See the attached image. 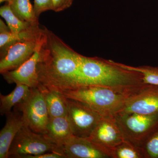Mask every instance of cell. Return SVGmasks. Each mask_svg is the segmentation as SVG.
<instances>
[{"label": "cell", "instance_id": "6da1fadb", "mask_svg": "<svg viewBox=\"0 0 158 158\" xmlns=\"http://www.w3.org/2000/svg\"><path fill=\"white\" fill-rule=\"evenodd\" d=\"M37 73L39 85L61 92L81 87V55L45 28Z\"/></svg>", "mask_w": 158, "mask_h": 158}, {"label": "cell", "instance_id": "7a4b0ae2", "mask_svg": "<svg viewBox=\"0 0 158 158\" xmlns=\"http://www.w3.org/2000/svg\"><path fill=\"white\" fill-rule=\"evenodd\" d=\"M80 78L82 86H103L126 91H138L148 85L140 73L123 68L112 60L81 55Z\"/></svg>", "mask_w": 158, "mask_h": 158}, {"label": "cell", "instance_id": "3957f363", "mask_svg": "<svg viewBox=\"0 0 158 158\" xmlns=\"http://www.w3.org/2000/svg\"><path fill=\"white\" fill-rule=\"evenodd\" d=\"M141 90L126 91L103 86L89 85L66 90L61 93L66 98L87 105L103 117H106L115 116L122 109L130 97Z\"/></svg>", "mask_w": 158, "mask_h": 158}, {"label": "cell", "instance_id": "277c9868", "mask_svg": "<svg viewBox=\"0 0 158 158\" xmlns=\"http://www.w3.org/2000/svg\"><path fill=\"white\" fill-rule=\"evenodd\" d=\"M114 118L125 141L141 148L158 126V113H118Z\"/></svg>", "mask_w": 158, "mask_h": 158}, {"label": "cell", "instance_id": "5b68a950", "mask_svg": "<svg viewBox=\"0 0 158 158\" xmlns=\"http://www.w3.org/2000/svg\"><path fill=\"white\" fill-rule=\"evenodd\" d=\"M53 152L63 153L62 148L46 135L35 132L25 125L19 130L12 141L9 158H24L27 156Z\"/></svg>", "mask_w": 158, "mask_h": 158}, {"label": "cell", "instance_id": "8992f818", "mask_svg": "<svg viewBox=\"0 0 158 158\" xmlns=\"http://www.w3.org/2000/svg\"><path fill=\"white\" fill-rule=\"evenodd\" d=\"M14 108L21 112L26 126L35 132L45 135L48 111L43 94L39 88H31L26 99Z\"/></svg>", "mask_w": 158, "mask_h": 158}, {"label": "cell", "instance_id": "52a82bcc", "mask_svg": "<svg viewBox=\"0 0 158 158\" xmlns=\"http://www.w3.org/2000/svg\"><path fill=\"white\" fill-rule=\"evenodd\" d=\"M67 99V116L73 135L80 138H89L102 116L87 105L77 100Z\"/></svg>", "mask_w": 158, "mask_h": 158}, {"label": "cell", "instance_id": "ba28073f", "mask_svg": "<svg viewBox=\"0 0 158 158\" xmlns=\"http://www.w3.org/2000/svg\"><path fill=\"white\" fill-rule=\"evenodd\" d=\"M88 139L110 158L114 150L125 141L114 116L103 117Z\"/></svg>", "mask_w": 158, "mask_h": 158}, {"label": "cell", "instance_id": "9c48e42d", "mask_svg": "<svg viewBox=\"0 0 158 158\" xmlns=\"http://www.w3.org/2000/svg\"><path fill=\"white\" fill-rule=\"evenodd\" d=\"M44 34L42 33L36 37L15 43L11 45L0 60L1 74L16 69L28 60L34 53Z\"/></svg>", "mask_w": 158, "mask_h": 158}, {"label": "cell", "instance_id": "30bf717a", "mask_svg": "<svg viewBox=\"0 0 158 158\" xmlns=\"http://www.w3.org/2000/svg\"><path fill=\"white\" fill-rule=\"evenodd\" d=\"M45 37V29L43 38L40 43L33 56L19 68L2 73L4 79L9 84H22L30 88H37L39 85L37 73L40 52Z\"/></svg>", "mask_w": 158, "mask_h": 158}, {"label": "cell", "instance_id": "8fae6325", "mask_svg": "<svg viewBox=\"0 0 158 158\" xmlns=\"http://www.w3.org/2000/svg\"><path fill=\"white\" fill-rule=\"evenodd\" d=\"M118 113H158V86L148 85L130 97Z\"/></svg>", "mask_w": 158, "mask_h": 158}, {"label": "cell", "instance_id": "7c38bea8", "mask_svg": "<svg viewBox=\"0 0 158 158\" xmlns=\"http://www.w3.org/2000/svg\"><path fill=\"white\" fill-rule=\"evenodd\" d=\"M66 158H109L110 157L88 138L74 135L62 147Z\"/></svg>", "mask_w": 158, "mask_h": 158}, {"label": "cell", "instance_id": "4fadbf2b", "mask_svg": "<svg viewBox=\"0 0 158 158\" xmlns=\"http://www.w3.org/2000/svg\"><path fill=\"white\" fill-rule=\"evenodd\" d=\"M6 116V124L0 131V158H9L12 141L21 128L25 125L21 112L16 108Z\"/></svg>", "mask_w": 158, "mask_h": 158}, {"label": "cell", "instance_id": "5bb4252c", "mask_svg": "<svg viewBox=\"0 0 158 158\" xmlns=\"http://www.w3.org/2000/svg\"><path fill=\"white\" fill-rule=\"evenodd\" d=\"M44 29L39 26H34L28 29L18 32H12L2 19H0V48L1 58L3 56L8 48L15 43L38 36Z\"/></svg>", "mask_w": 158, "mask_h": 158}, {"label": "cell", "instance_id": "9a60e30c", "mask_svg": "<svg viewBox=\"0 0 158 158\" xmlns=\"http://www.w3.org/2000/svg\"><path fill=\"white\" fill-rule=\"evenodd\" d=\"M45 135L62 149L65 141L73 135L68 116L49 118Z\"/></svg>", "mask_w": 158, "mask_h": 158}, {"label": "cell", "instance_id": "2e32d148", "mask_svg": "<svg viewBox=\"0 0 158 158\" xmlns=\"http://www.w3.org/2000/svg\"><path fill=\"white\" fill-rule=\"evenodd\" d=\"M37 87L43 94L48 111L49 118L67 116L68 99L62 94L56 90L48 89L40 85Z\"/></svg>", "mask_w": 158, "mask_h": 158}, {"label": "cell", "instance_id": "e0dca14e", "mask_svg": "<svg viewBox=\"0 0 158 158\" xmlns=\"http://www.w3.org/2000/svg\"><path fill=\"white\" fill-rule=\"evenodd\" d=\"M31 88L27 85H16L14 90L7 95L0 94V113L2 116L11 112L12 108L26 99L31 92Z\"/></svg>", "mask_w": 158, "mask_h": 158}, {"label": "cell", "instance_id": "ac0fdd59", "mask_svg": "<svg viewBox=\"0 0 158 158\" xmlns=\"http://www.w3.org/2000/svg\"><path fill=\"white\" fill-rule=\"evenodd\" d=\"M9 5L14 14L20 19L33 25H39L38 17L35 14L31 0H12Z\"/></svg>", "mask_w": 158, "mask_h": 158}, {"label": "cell", "instance_id": "d6986e66", "mask_svg": "<svg viewBox=\"0 0 158 158\" xmlns=\"http://www.w3.org/2000/svg\"><path fill=\"white\" fill-rule=\"evenodd\" d=\"M0 15L6 20L8 27L12 32H20L37 26L20 19L14 14L8 3L1 7Z\"/></svg>", "mask_w": 158, "mask_h": 158}, {"label": "cell", "instance_id": "ffe728a7", "mask_svg": "<svg viewBox=\"0 0 158 158\" xmlns=\"http://www.w3.org/2000/svg\"><path fill=\"white\" fill-rule=\"evenodd\" d=\"M111 158H144V156L141 148L124 141L114 150Z\"/></svg>", "mask_w": 158, "mask_h": 158}, {"label": "cell", "instance_id": "44dd1931", "mask_svg": "<svg viewBox=\"0 0 158 158\" xmlns=\"http://www.w3.org/2000/svg\"><path fill=\"white\" fill-rule=\"evenodd\" d=\"M117 63L123 68L141 73L143 76V81L145 84L158 86V67L150 66L135 67Z\"/></svg>", "mask_w": 158, "mask_h": 158}, {"label": "cell", "instance_id": "7402d4cb", "mask_svg": "<svg viewBox=\"0 0 158 158\" xmlns=\"http://www.w3.org/2000/svg\"><path fill=\"white\" fill-rule=\"evenodd\" d=\"M144 158H158V126L141 148Z\"/></svg>", "mask_w": 158, "mask_h": 158}, {"label": "cell", "instance_id": "603a6c76", "mask_svg": "<svg viewBox=\"0 0 158 158\" xmlns=\"http://www.w3.org/2000/svg\"><path fill=\"white\" fill-rule=\"evenodd\" d=\"M34 9L37 17L48 10H53L52 0H34Z\"/></svg>", "mask_w": 158, "mask_h": 158}, {"label": "cell", "instance_id": "cb8c5ba5", "mask_svg": "<svg viewBox=\"0 0 158 158\" xmlns=\"http://www.w3.org/2000/svg\"><path fill=\"white\" fill-rule=\"evenodd\" d=\"M73 0H52L53 10L59 12L69 8L72 5Z\"/></svg>", "mask_w": 158, "mask_h": 158}, {"label": "cell", "instance_id": "d4e9b609", "mask_svg": "<svg viewBox=\"0 0 158 158\" xmlns=\"http://www.w3.org/2000/svg\"><path fill=\"white\" fill-rule=\"evenodd\" d=\"M24 158H66L64 153L62 152H53L45 153L37 155L28 156Z\"/></svg>", "mask_w": 158, "mask_h": 158}, {"label": "cell", "instance_id": "484cf974", "mask_svg": "<svg viewBox=\"0 0 158 158\" xmlns=\"http://www.w3.org/2000/svg\"><path fill=\"white\" fill-rule=\"evenodd\" d=\"M12 0H0V3H2L4 2H6L8 4L11 2V1Z\"/></svg>", "mask_w": 158, "mask_h": 158}]
</instances>
